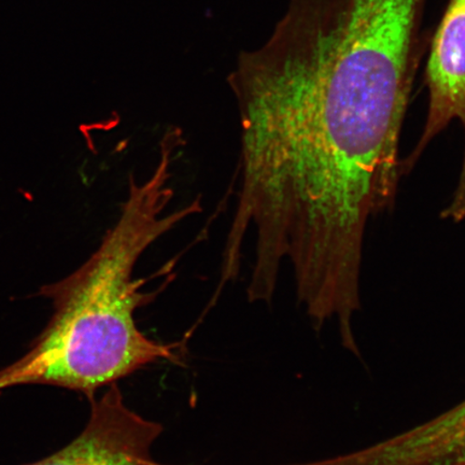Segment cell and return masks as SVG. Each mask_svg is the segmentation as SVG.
Instances as JSON below:
<instances>
[{"label": "cell", "mask_w": 465, "mask_h": 465, "mask_svg": "<svg viewBox=\"0 0 465 465\" xmlns=\"http://www.w3.org/2000/svg\"><path fill=\"white\" fill-rule=\"evenodd\" d=\"M423 50L415 25L378 0H291L270 42L242 58L230 77L240 188L223 266L240 269L252 232L254 298L274 296L289 262L308 318L361 311L366 228L397 200Z\"/></svg>", "instance_id": "obj_1"}, {"label": "cell", "mask_w": 465, "mask_h": 465, "mask_svg": "<svg viewBox=\"0 0 465 465\" xmlns=\"http://www.w3.org/2000/svg\"><path fill=\"white\" fill-rule=\"evenodd\" d=\"M183 141L164 133L159 160L143 182L131 176L118 220L77 271L45 291L54 315L31 351L0 370V391L31 383L80 391L90 400L101 388L136 371L174 358L173 346L145 336L135 320L155 299L134 277L136 265L161 237L203 212L200 197L168 211L173 168Z\"/></svg>", "instance_id": "obj_2"}, {"label": "cell", "mask_w": 465, "mask_h": 465, "mask_svg": "<svg viewBox=\"0 0 465 465\" xmlns=\"http://www.w3.org/2000/svg\"><path fill=\"white\" fill-rule=\"evenodd\" d=\"M428 114L416 147L405 161L403 173H410L418 160L453 121L464 132V153L460 177L444 217L452 223L465 220V0H450L436 33L426 67Z\"/></svg>", "instance_id": "obj_3"}, {"label": "cell", "mask_w": 465, "mask_h": 465, "mask_svg": "<svg viewBox=\"0 0 465 465\" xmlns=\"http://www.w3.org/2000/svg\"><path fill=\"white\" fill-rule=\"evenodd\" d=\"M29 465H130L109 430L89 420L71 444L44 460Z\"/></svg>", "instance_id": "obj_4"}, {"label": "cell", "mask_w": 465, "mask_h": 465, "mask_svg": "<svg viewBox=\"0 0 465 465\" xmlns=\"http://www.w3.org/2000/svg\"><path fill=\"white\" fill-rule=\"evenodd\" d=\"M445 446L453 465L465 463V400L445 411Z\"/></svg>", "instance_id": "obj_5"}, {"label": "cell", "mask_w": 465, "mask_h": 465, "mask_svg": "<svg viewBox=\"0 0 465 465\" xmlns=\"http://www.w3.org/2000/svg\"><path fill=\"white\" fill-rule=\"evenodd\" d=\"M459 465H465V463H462V464H459Z\"/></svg>", "instance_id": "obj_6"}]
</instances>
